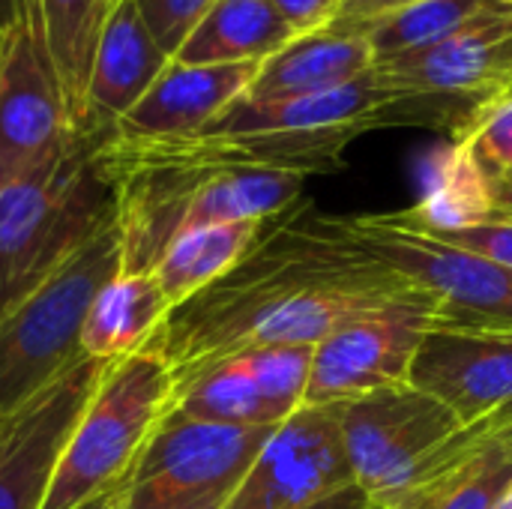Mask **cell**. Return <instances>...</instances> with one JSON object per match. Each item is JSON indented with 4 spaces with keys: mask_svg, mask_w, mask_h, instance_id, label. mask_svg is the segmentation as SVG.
Here are the masks:
<instances>
[{
    "mask_svg": "<svg viewBox=\"0 0 512 509\" xmlns=\"http://www.w3.org/2000/svg\"><path fill=\"white\" fill-rule=\"evenodd\" d=\"M429 297L381 264L339 246L309 204L267 219L249 252L213 285L168 312L150 351L174 396L216 363L255 348H315L381 309Z\"/></svg>",
    "mask_w": 512,
    "mask_h": 509,
    "instance_id": "1",
    "label": "cell"
},
{
    "mask_svg": "<svg viewBox=\"0 0 512 509\" xmlns=\"http://www.w3.org/2000/svg\"><path fill=\"white\" fill-rule=\"evenodd\" d=\"M114 216L96 138L72 144L0 189V315L45 282Z\"/></svg>",
    "mask_w": 512,
    "mask_h": 509,
    "instance_id": "2",
    "label": "cell"
},
{
    "mask_svg": "<svg viewBox=\"0 0 512 509\" xmlns=\"http://www.w3.org/2000/svg\"><path fill=\"white\" fill-rule=\"evenodd\" d=\"M123 270V234L111 216L45 282L0 315V417H12L81 351L84 318L96 294Z\"/></svg>",
    "mask_w": 512,
    "mask_h": 509,
    "instance_id": "3",
    "label": "cell"
},
{
    "mask_svg": "<svg viewBox=\"0 0 512 509\" xmlns=\"http://www.w3.org/2000/svg\"><path fill=\"white\" fill-rule=\"evenodd\" d=\"M171 402L174 378L156 351L114 360L60 450L42 509H78L123 486Z\"/></svg>",
    "mask_w": 512,
    "mask_h": 509,
    "instance_id": "4",
    "label": "cell"
},
{
    "mask_svg": "<svg viewBox=\"0 0 512 509\" xmlns=\"http://www.w3.org/2000/svg\"><path fill=\"white\" fill-rule=\"evenodd\" d=\"M327 234L441 300L438 324L474 330H512V270L387 216H324Z\"/></svg>",
    "mask_w": 512,
    "mask_h": 509,
    "instance_id": "5",
    "label": "cell"
},
{
    "mask_svg": "<svg viewBox=\"0 0 512 509\" xmlns=\"http://www.w3.org/2000/svg\"><path fill=\"white\" fill-rule=\"evenodd\" d=\"M270 435V426L165 417L123 483L120 509H225Z\"/></svg>",
    "mask_w": 512,
    "mask_h": 509,
    "instance_id": "6",
    "label": "cell"
},
{
    "mask_svg": "<svg viewBox=\"0 0 512 509\" xmlns=\"http://www.w3.org/2000/svg\"><path fill=\"white\" fill-rule=\"evenodd\" d=\"M75 138L30 0L0 33V189L60 156Z\"/></svg>",
    "mask_w": 512,
    "mask_h": 509,
    "instance_id": "7",
    "label": "cell"
},
{
    "mask_svg": "<svg viewBox=\"0 0 512 509\" xmlns=\"http://www.w3.org/2000/svg\"><path fill=\"white\" fill-rule=\"evenodd\" d=\"M435 294L366 315L312 351L303 408H336L378 390L408 384V372L423 336L438 324Z\"/></svg>",
    "mask_w": 512,
    "mask_h": 509,
    "instance_id": "8",
    "label": "cell"
},
{
    "mask_svg": "<svg viewBox=\"0 0 512 509\" xmlns=\"http://www.w3.org/2000/svg\"><path fill=\"white\" fill-rule=\"evenodd\" d=\"M354 483L372 498H390L402 480L462 423L438 399L402 384L336 405Z\"/></svg>",
    "mask_w": 512,
    "mask_h": 509,
    "instance_id": "9",
    "label": "cell"
},
{
    "mask_svg": "<svg viewBox=\"0 0 512 509\" xmlns=\"http://www.w3.org/2000/svg\"><path fill=\"white\" fill-rule=\"evenodd\" d=\"M354 483L336 408H300L273 429L225 509H306Z\"/></svg>",
    "mask_w": 512,
    "mask_h": 509,
    "instance_id": "10",
    "label": "cell"
},
{
    "mask_svg": "<svg viewBox=\"0 0 512 509\" xmlns=\"http://www.w3.org/2000/svg\"><path fill=\"white\" fill-rule=\"evenodd\" d=\"M108 366L81 357L9 417L0 438V509H42L60 450Z\"/></svg>",
    "mask_w": 512,
    "mask_h": 509,
    "instance_id": "11",
    "label": "cell"
},
{
    "mask_svg": "<svg viewBox=\"0 0 512 509\" xmlns=\"http://www.w3.org/2000/svg\"><path fill=\"white\" fill-rule=\"evenodd\" d=\"M372 72L393 93L492 105L512 84V12L483 18L432 48L378 63Z\"/></svg>",
    "mask_w": 512,
    "mask_h": 509,
    "instance_id": "12",
    "label": "cell"
},
{
    "mask_svg": "<svg viewBox=\"0 0 512 509\" xmlns=\"http://www.w3.org/2000/svg\"><path fill=\"white\" fill-rule=\"evenodd\" d=\"M408 384L471 426L512 399V330L435 324L411 363Z\"/></svg>",
    "mask_w": 512,
    "mask_h": 509,
    "instance_id": "13",
    "label": "cell"
},
{
    "mask_svg": "<svg viewBox=\"0 0 512 509\" xmlns=\"http://www.w3.org/2000/svg\"><path fill=\"white\" fill-rule=\"evenodd\" d=\"M261 63L171 66L138 99V105L108 132L117 141H174L204 132L255 81Z\"/></svg>",
    "mask_w": 512,
    "mask_h": 509,
    "instance_id": "14",
    "label": "cell"
},
{
    "mask_svg": "<svg viewBox=\"0 0 512 509\" xmlns=\"http://www.w3.org/2000/svg\"><path fill=\"white\" fill-rule=\"evenodd\" d=\"M171 60L174 57L153 39L135 0H120L99 39L78 135H108L156 84Z\"/></svg>",
    "mask_w": 512,
    "mask_h": 509,
    "instance_id": "15",
    "label": "cell"
},
{
    "mask_svg": "<svg viewBox=\"0 0 512 509\" xmlns=\"http://www.w3.org/2000/svg\"><path fill=\"white\" fill-rule=\"evenodd\" d=\"M402 93L387 90L375 72L309 96L288 99H249L246 93L231 102L204 132L198 135H258V132H315L336 126H387V111Z\"/></svg>",
    "mask_w": 512,
    "mask_h": 509,
    "instance_id": "16",
    "label": "cell"
},
{
    "mask_svg": "<svg viewBox=\"0 0 512 509\" xmlns=\"http://www.w3.org/2000/svg\"><path fill=\"white\" fill-rule=\"evenodd\" d=\"M375 69V51L369 39L342 24H330L315 33H303L279 54L261 63L249 99H288L345 87Z\"/></svg>",
    "mask_w": 512,
    "mask_h": 509,
    "instance_id": "17",
    "label": "cell"
},
{
    "mask_svg": "<svg viewBox=\"0 0 512 509\" xmlns=\"http://www.w3.org/2000/svg\"><path fill=\"white\" fill-rule=\"evenodd\" d=\"M387 219L432 237L495 222L492 177L480 168L468 141L456 138V144L438 150L426 165L420 201L408 210L387 213Z\"/></svg>",
    "mask_w": 512,
    "mask_h": 509,
    "instance_id": "18",
    "label": "cell"
},
{
    "mask_svg": "<svg viewBox=\"0 0 512 509\" xmlns=\"http://www.w3.org/2000/svg\"><path fill=\"white\" fill-rule=\"evenodd\" d=\"M297 33L270 0H216L174 54L186 66L264 63Z\"/></svg>",
    "mask_w": 512,
    "mask_h": 509,
    "instance_id": "19",
    "label": "cell"
},
{
    "mask_svg": "<svg viewBox=\"0 0 512 509\" xmlns=\"http://www.w3.org/2000/svg\"><path fill=\"white\" fill-rule=\"evenodd\" d=\"M171 303L162 294L153 273L120 270L93 300L84 330L81 351L93 360H123L150 345L162 321L168 318Z\"/></svg>",
    "mask_w": 512,
    "mask_h": 509,
    "instance_id": "20",
    "label": "cell"
},
{
    "mask_svg": "<svg viewBox=\"0 0 512 509\" xmlns=\"http://www.w3.org/2000/svg\"><path fill=\"white\" fill-rule=\"evenodd\" d=\"M30 6L78 135L99 39L120 0H30Z\"/></svg>",
    "mask_w": 512,
    "mask_h": 509,
    "instance_id": "21",
    "label": "cell"
},
{
    "mask_svg": "<svg viewBox=\"0 0 512 509\" xmlns=\"http://www.w3.org/2000/svg\"><path fill=\"white\" fill-rule=\"evenodd\" d=\"M303 180V174L270 168H210L186 207L180 234L204 225L276 219L300 201Z\"/></svg>",
    "mask_w": 512,
    "mask_h": 509,
    "instance_id": "22",
    "label": "cell"
},
{
    "mask_svg": "<svg viewBox=\"0 0 512 509\" xmlns=\"http://www.w3.org/2000/svg\"><path fill=\"white\" fill-rule=\"evenodd\" d=\"M261 225L264 222H225L177 234L153 267L171 309L222 279L249 252Z\"/></svg>",
    "mask_w": 512,
    "mask_h": 509,
    "instance_id": "23",
    "label": "cell"
},
{
    "mask_svg": "<svg viewBox=\"0 0 512 509\" xmlns=\"http://www.w3.org/2000/svg\"><path fill=\"white\" fill-rule=\"evenodd\" d=\"M507 12H512V6L501 0H417L387 15H378L366 24H357L354 30H360L369 39L378 66L432 48L483 18Z\"/></svg>",
    "mask_w": 512,
    "mask_h": 509,
    "instance_id": "24",
    "label": "cell"
},
{
    "mask_svg": "<svg viewBox=\"0 0 512 509\" xmlns=\"http://www.w3.org/2000/svg\"><path fill=\"white\" fill-rule=\"evenodd\" d=\"M165 417L216 426H282L240 354L216 363L189 387H183Z\"/></svg>",
    "mask_w": 512,
    "mask_h": 509,
    "instance_id": "25",
    "label": "cell"
},
{
    "mask_svg": "<svg viewBox=\"0 0 512 509\" xmlns=\"http://www.w3.org/2000/svg\"><path fill=\"white\" fill-rule=\"evenodd\" d=\"M489 456H498V459H507L512 462V399H507L501 408H495L492 414H486L483 420L471 423V426H462L453 438H447L438 450H432L405 480L402 486L378 501L384 507H396L432 486H438L441 480L453 477L459 468L471 465L474 459H489Z\"/></svg>",
    "mask_w": 512,
    "mask_h": 509,
    "instance_id": "26",
    "label": "cell"
},
{
    "mask_svg": "<svg viewBox=\"0 0 512 509\" xmlns=\"http://www.w3.org/2000/svg\"><path fill=\"white\" fill-rule=\"evenodd\" d=\"M512 486V462L489 456L474 459L438 486L396 504L393 509H495Z\"/></svg>",
    "mask_w": 512,
    "mask_h": 509,
    "instance_id": "27",
    "label": "cell"
},
{
    "mask_svg": "<svg viewBox=\"0 0 512 509\" xmlns=\"http://www.w3.org/2000/svg\"><path fill=\"white\" fill-rule=\"evenodd\" d=\"M312 351L315 348H255V351L240 354L249 363L279 423H285L303 408L309 369H312Z\"/></svg>",
    "mask_w": 512,
    "mask_h": 509,
    "instance_id": "28",
    "label": "cell"
},
{
    "mask_svg": "<svg viewBox=\"0 0 512 509\" xmlns=\"http://www.w3.org/2000/svg\"><path fill=\"white\" fill-rule=\"evenodd\" d=\"M489 177L512 171V96H501L483 108L474 126L462 135Z\"/></svg>",
    "mask_w": 512,
    "mask_h": 509,
    "instance_id": "29",
    "label": "cell"
},
{
    "mask_svg": "<svg viewBox=\"0 0 512 509\" xmlns=\"http://www.w3.org/2000/svg\"><path fill=\"white\" fill-rule=\"evenodd\" d=\"M216 0H135L153 39L174 57Z\"/></svg>",
    "mask_w": 512,
    "mask_h": 509,
    "instance_id": "30",
    "label": "cell"
},
{
    "mask_svg": "<svg viewBox=\"0 0 512 509\" xmlns=\"http://www.w3.org/2000/svg\"><path fill=\"white\" fill-rule=\"evenodd\" d=\"M435 240L456 246V249H465L471 255H480L492 264H501V267L512 270V219H495V222H483V225H474L465 231L438 234Z\"/></svg>",
    "mask_w": 512,
    "mask_h": 509,
    "instance_id": "31",
    "label": "cell"
},
{
    "mask_svg": "<svg viewBox=\"0 0 512 509\" xmlns=\"http://www.w3.org/2000/svg\"><path fill=\"white\" fill-rule=\"evenodd\" d=\"M270 3L279 9V15L291 24L297 36L330 27L345 6V0H270Z\"/></svg>",
    "mask_w": 512,
    "mask_h": 509,
    "instance_id": "32",
    "label": "cell"
},
{
    "mask_svg": "<svg viewBox=\"0 0 512 509\" xmlns=\"http://www.w3.org/2000/svg\"><path fill=\"white\" fill-rule=\"evenodd\" d=\"M408 3H417V0H345L339 18L333 24H342V27H357V24H366L378 15H387L393 9H402Z\"/></svg>",
    "mask_w": 512,
    "mask_h": 509,
    "instance_id": "33",
    "label": "cell"
},
{
    "mask_svg": "<svg viewBox=\"0 0 512 509\" xmlns=\"http://www.w3.org/2000/svg\"><path fill=\"white\" fill-rule=\"evenodd\" d=\"M369 504H372V498L357 483H351V486H345V489H339V492L315 501L312 507L306 509H366Z\"/></svg>",
    "mask_w": 512,
    "mask_h": 509,
    "instance_id": "34",
    "label": "cell"
},
{
    "mask_svg": "<svg viewBox=\"0 0 512 509\" xmlns=\"http://www.w3.org/2000/svg\"><path fill=\"white\" fill-rule=\"evenodd\" d=\"M492 192L498 219H512V171L504 177H492Z\"/></svg>",
    "mask_w": 512,
    "mask_h": 509,
    "instance_id": "35",
    "label": "cell"
},
{
    "mask_svg": "<svg viewBox=\"0 0 512 509\" xmlns=\"http://www.w3.org/2000/svg\"><path fill=\"white\" fill-rule=\"evenodd\" d=\"M120 501H123V486H117V489H111V492L87 501V504H81L78 509H120Z\"/></svg>",
    "mask_w": 512,
    "mask_h": 509,
    "instance_id": "36",
    "label": "cell"
},
{
    "mask_svg": "<svg viewBox=\"0 0 512 509\" xmlns=\"http://www.w3.org/2000/svg\"><path fill=\"white\" fill-rule=\"evenodd\" d=\"M21 9H24V0H0V33L18 21Z\"/></svg>",
    "mask_w": 512,
    "mask_h": 509,
    "instance_id": "37",
    "label": "cell"
},
{
    "mask_svg": "<svg viewBox=\"0 0 512 509\" xmlns=\"http://www.w3.org/2000/svg\"><path fill=\"white\" fill-rule=\"evenodd\" d=\"M495 509H512V486L507 489V492H504V498L498 501V507Z\"/></svg>",
    "mask_w": 512,
    "mask_h": 509,
    "instance_id": "38",
    "label": "cell"
},
{
    "mask_svg": "<svg viewBox=\"0 0 512 509\" xmlns=\"http://www.w3.org/2000/svg\"><path fill=\"white\" fill-rule=\"evenodd\" d=\"M6 426H9V417H0V438H3V432H6Z\"/></svg>",
    "mask_w": 512,
    "mask_h": 509,
    "instance_id": "39",
    "label": "cell"
},
{
    "mask_svg": "<svg viewBox=\"0 0 512 509\" xmlns=\"http://www.w3.org/2000/svg\"><path fill=\"white\" fill-rule=\"evenodd\" d=\"M366 509H393V507H384V504H378V501H372V504H369V507Z\"/></svg>",
    "mask_w": 512,
    "mask_h": 509,
    "instance_id": "40",
    "label": "cell"
},
{
    "mask_svg": "<svg viewBox=\"0 0 512 509\" xmlns=\"http://www.w3.org/2000/svg\"><path fill=\"white\" fill-rule=\"evenodd\" d=\"M501 3H507V6H512V0H501Z\"/></svg>",
    "mask_w": 512,
    "mask_h": 509,
    "instance_id": "41",
    "label": "cell"
},
{
    "mask_svg": "<svg viewBox=\"0 0 512 509\" xmlns=\"http://www.w3.org/2000/svg\"><path fill=\"white\" fill-rule=\"evenodd\" d=\"M507 96H512V84H510V90H507Z\"/></svg>",
    "mask_w": 512,
    "mask_h": 509,
    "instance_id": "42",
    "label": "cell"
}]
</instances>
